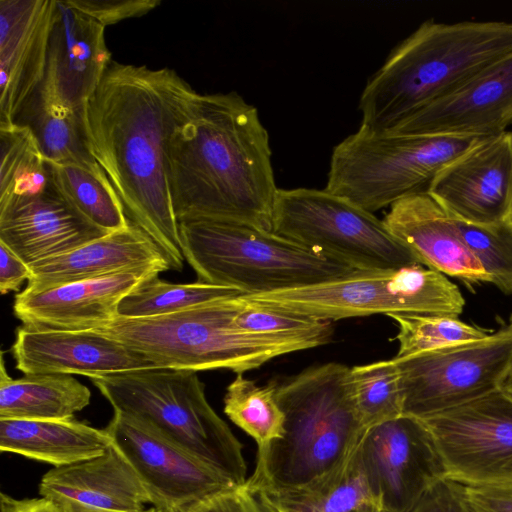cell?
<instances>
[{"instance_id": "1", "label": "cell", "mask_w": 512, "mask_h": 512, "mask_svg": "<svg viewBox=\"0 0 512 512\" xmlns=\"http://www.w3.org/2000/svg\"><path fill=\"white\" fill-rule=\"evenodd\" d=\"M196 93L167 67L112 60L82 108L91 155L131 221L154 240L176 271L185 258L169 188V141Z\"/></svg>"}, {"instance_id": "2", "label": "cell", "mask_w": 512, "mask_h": 512, "mask_svg": "<svg viewBox=\"0 0 512 512\" xmlns=\"http://www.w3.org/2000/svg\"><path fill=\"white\" fill-rule=\"evenodd\" d=\"M269 135L236 92L199 94L169 141V188L178 222L212 220L272 231L277 188Z\"/></svg>"}, {"instance_id": "3", "label": "cell", "mask_w": 512, "mask_h": 512, "mask_svg": "<svg viewBox=\"0 0 512 512\" xmlns=\"http://www.w3.org/2000/svg\"><path fill=\"white\" fill-rule=\"evenodd\" d=\"M512 53V22H423L361 93L360 127L387 132Z\"/></svg>"}, {"instance_id": "4", "label": "cell", "mask_w": 512, "mask_h": 512, "mask_svg": "<svg viewBox=\"0 0 512 512\" xmlns=\"http://www.w3.org/2000/svg\"><path fill=\"white\" fill-rule=\"evenodd\" d=\"M276 396L285 432L258 447L254 473L245 483L253 493L294 490L321 480L351 458L366 431L346 365L310 367L277 384Z\"/></svg>"}, {"instance_id": "5", "label": "cell", "mask_w": 512, "mask_h": 512, "mask_svg": "<svg viewBox=\"0 0 512 512\" xmlns=\"http://www.w3.org/2000/svg\"><path fill=\"white\" fill-rule=\"evenodd\" d=\"M185 261L198 281L242 295L295 289L356 271L273 231L247 224L189 220L179 223Z\"/></svg>"}, {"instance_id": "6", "label": "cell", "mask_w": 512, "mask_h": 512, "mask_svg": "<svg viewBox=\"0 0 512 512\" xmlns=\"http://www.w3.org/2000/svg\"><path fill=\"white\" fill-rule=\"evenodd\" d=\"M90 380L114 411L149 423L236 485L246 483L243 446L209 404L196 372L150 369Z\"/></svg>"}, {"instance_id": "7", "label": "cell", "mask_w": 512, "mask_h": 512, "mask_svg": "<svg viewBox=\"0 0 512 512\" xmlns=\"http://www.w3.org/2000/svg\"><path fill=\"white\" fill-rule=\"evenodd\" d=\"M235 297L162 316H118L107 326L94 330L140 354L155 369H228L243 374L294 352L288 346L238 330L233 324L238 310Z\"/></svg>"}, {"instance_id": "8", "label": "cell", "mask_w": 512, "mask_h": 512, "mask_svg": "<svg viewBox=\"0 0 512 512\" xmlns=\"http://www.w3.org/2000/svg\"><path fill=\"white\" fill-rule=\"evenodd\" d=\"M480 138L359 128L332 152L326 190L374 213L428 193L439 172Z\"/></svg>"}, {"instance_id": "9", "label": "cell", "mask_w": 512, "mask_h": 512, "mask_svg": "<svg viewBox=\"0 0 512 512\" xmlns=\"http://www.w3.org/2000/svg\"><path fill=\"white\" fill-rule=\"evenodd\" d=\"M239 298L248 304L332 322L391 313L459 316L465 306L457 285L421 264L394 270H356L320 284Z\"/></svg>"}, {"instance_id": "10", "label": "cell", "mask_w": 512, "mask_h": 512, "mask_svg": "<svg viewBox=\"0 0 512 512\" xmlns=\"http://www.w3.org/2000/svg\"><path fill=\"white\" fill-rule=\"evenodd\" d=\"M272 231L356 270H394L421 264L383 220L326 189L279 188Z\"/></svg>"}, {"instance_id": "11", "label": "cell", "mask_w": 512, "mask_h": 512, "mask_svg": "<svg viewBox=\"0 0 512 512\" xmlns=\"http://www.w3.org/2000/svg\"><path fill=\"white\" fill-rule=\"evenodd\" d=\"M402 414L423 419L502 388L512 370V314L483 339L393 358Z\"/></svg>"}, {"instance_id": "12", "label": "cell", "mask_w": 512, "mask_h": 512, "mask_svg": "<svg viewBox=\"0 0 512 512\" xmlns=\"http://www.w3.org/2000/svg\"><path fill=\"white\" fill-rule=\"evenodd\" d=\"M420 420L445 478L468 484L512 480V395L503 388Z\"/></svg>"}, {"instance_id": "13", "label": "cell", "mask_w": 512, "mask_h": 512, "mask_svg": "<svg viewBox=\"0 0 512 512\" xmlns=\"http://www.w3.org/2000/svg\"><path fill=\"white\" fill-rule=\"evenodd\" d=\"M105 429L139 476L150 504L160 512H182L208 496L238 486L144 420L114 411Z\"/></svg>"}, {"instance_id": "14", "label": "cell", "mask_w": 512, "mask_h": 512, "mask_svg": "<svg viewBox=\"0 0 512 512\" xmlns=\"http://www.w3.org/2000/svg\"><path fill=\"white\" fill-rule=\"evenodd\" d=\"M357 455L382 509L411 512L445 478L431 433L422 420L401 415L366 429Z\"/></svg>"}, {"instance_id": "15", "label": "cell", "mask_w": 512, "mask_h": 512, "mask_svg": "<svg viewBox=\"0 0 512 512\" xmlns=\"http://www.w3.org/2000/svg\"><path fill=\"white\" fill-rule=\"evenodd\" d=\"M428 194L460 221L504 222L512 201V132L480 138L439 172Z\"/></svg>"}, {"instance_id": "16", "label": "cell", "mask_w": 512, "mask_h": 512, "mask_svg": "<svg viewBox=\"0 0 512 512\" xmlns=\"http://www.w3.org/2000/svg\"><path fill=\"white\" fill-rule=\"evenodd\" d=\"M106 234L73 205L55 174L39 192L0 198V243L28 266Z\"/></svg>"}, {"instance_id": "17", "label": "cell", "mask_w": 512, "mask_h": 512, "mask_svg": "<svg viewBox=\"0 0 512 512\" xmlns=\"http://www.w3.org/2000/svg\"><path fill=\"white\" fill-rule=\"evenodd\" d=\"M15 367L30 374L89 378L155 367L143 356L96 330H60L23 325L11 347Z\"/></svg>"}, {"instance_id": "18", "label": "cell", "mask_w": 512, "mask_h": 512, "mask_svg": "<svg viewBox=\"0 0 512 512\" xmlns=\"http://www.w3.org/2000/svg\"><path fill=\"white\" fill-rule=\"evenodd\" d=\"M512 125V53L390 131L489 137Z\"/></svg>"}, {"instance_id": "19", "label": "cell", "mask_w": 512, "mask_h": 512, "mask_svg": "<svg viewBox=\"0 0 512 512\" xmlns=\"http://www.w3.org/2000/svg\"><path fill=\"white\" fill-rule=\"evenodd\" d=\"M160 273L129 270L67 282L15 295L13 313L23 325L60 330H94L118 317L121 301L144 280Z\"/></svg>"}, {"instance_id": "20", "label": "cell", "mask_w": 512, "mask_h": 512, "mask_svg": "<svg viewBox=\"0 0 512 512\" xmlns=\"http://www.w3.org/2000/svg\"><path fill=\"white\" fill-rule=\"evenodd\" d=\"M56 0H0V124L44 79Z\"/></svg>"}, {"instance_id": "21", "label": "cell", "mask_w": 512, "mask_h": 512, "mask_svg": "<svg viewBox=\"0 0 512 512\" xmlns=\"http://www.w3.org/2000/svg\"><path fill=\"white\" fill-rule=\"evenodd\" d=\"M39 495L60 512H139L150 503L113 441L98 457L50 469L40 480Z\"/></svg>"}, {"instance_id": "22", "label": "cell", "mask_w": 512, "mask_h": 512, "mask_svg": "<svg viewBox=\"0 0 512 512\" xmlns=\"http://www.w3.org/2000/svg\"><path fill=\"white\" fill-rule=\"evenodd\" d=\"M105 28L66 0H56L44 79L74 108H83L112 61Z\"/></svg>"}, {"instance_id": "23", "label": "cell", "mask_w": 512, "mask_h": 512, "mask_svg": "<svg viewBox=\"0 0 512 512\" xmlns=\"http://www.w3.org/2000/svg\"><path fill=\"white\" fill-rule=\"evenodd\" d=\"M383 222L421 264L472 288L489 277L463 241L451 217L428 193L390 206Z\"/></svg>"}, {"instance_id": "24", "label": "cell", "mask_w": 512, "mask_h": 512, "mask_svg": "<svg viewBox=\"0 0 512 512\" xmlns=\"http://www.w3.org/2000/svg\"><path fill=\"white\" fill-rule=\"evenodd\" d=\"M29 267L31 276L27 290H41L129 270L146 269L161 273L171 269L161 248L132 221L126 228Z\"/></svg>"}, {"instance_id": "25", "label": "cell", "mask_w": 512, "mask_h": 512, "mask_svg": "<svg viewBox=\"0 0 512 512\" xmlns=\"http://www.w3.org/2000/svg\"><path fill=\"white\" fill-rule=\"evenodd\" d=\"M112 444L107 430L66 420L0 419V450L61 467L102 455Z\"/></svg>"}, {"instance_id": "26", "label": "cell", "mask_w": 512, "mask_h": 512, "mask_svg": "<svg viewBox=\"0 0 512 512\" xmlns=\"http://www.w3.org/2000/svg\"><path fill=\"white\" fill-rule=\"evenodd\" d=\"M14 122L30 129L43 155L52 163L105 173L89 151L82 109L67 104L45 79L23 104Z\"/></svg>"}, {"instance_id": "27", "label": "cell", "mask_w": 512, "mask_h": 512, "mask_svg": "<svg viewBox=\"0 0 512 512\" xmlns=\"http://www.w3.org/2000/svg\"><path fill=\"white\" fill-rule=\"evenodd\" d=\"M90 399L89 388L73 375L30 374L11 378L1 352L0 419H73L90 404Z\"/></svg>"}, {"instance_id": "28", "label": "cell", "mask_w": 512, "mask_h": 512, "mask_svg": "<svg viewBox=\"0 0 512 512\" xmlns=\"http://www.w3.org/2000/svg\"><path fill=\"white\" fill-rule=\"evenodd\" d=\"M276 512H380L382 504L360 464L357 449L339 469L294 490L260 492Z\"/></svg>"}, {"instance_id": "29", "label": "cell", "mask_w": 512, "mask_h": 512, "mask_svg": "<svg viewBox=\"0 0 512 512\" xmlns=\"http://www.w3.org/2000/svg\"><path fill=\"white\" fill-rule=\"evenodd\" d=\"M238 310L234 326L256 338L288 346L296 351L327 344L333 336L332 321L248 304L234 298Z\"/></svg>"}, {"instance_id": "30", "label": "cell", "mask_w": 512, "mask_h": 512, "mask_svg": "<svg viewBox=\"0 0 512 512\" xmlns=\"http://www.w3.org/2000/svg\"><path fill=\"white\" fill-rule=\"evenodd\" d=\"M0 154V198L39 192L53 180V163L24 125L0 124Z\"/></svg>"}, {"instance_id": "31", "label": "cell", "mask_w": 512, "mask_h": 512, "mask_svg": "<svg viewBox=\"0 0 512 512\" xmlns=\"http://www.w3.org/2000/svg\"><path fill=\"white\" fill-rule=\"evenodd\" d=\"M239 295L242 293L231 287L198 280L193 283H171L154 275L144 280L121 301L118 316H162Z\"/></svg>"}, {"instance_id": "32", "label": "cell", "mask_w": 512, "mask_h": 512, "mask_svg": "<svg viewBox=\"0 0 512 512\" xmlns=\"http://www.w3.org/2000/svg\"><path fill=\"white\" fill-rule=\"evenodd\" d=\"M224 413L250 435L258 447L284 435L285 415L277 400L275 384L259 386L243 374H237L227 386Z\"/></svg>"}, {"instance_id": "33", "label": "cell", "mask_w": 512, "mask_h": 512, "mask_svg": "<svg viewBox=\"0 0 512 512\" xmlns=\"http://www.w3.org/2000/svg\"><path fill=\"white\" fill-rule=\"evenodd\" d=\"M53 166L61 190L94 225L108 233L129 226L123 203L105 173L75 165Z\"/></svg>"}, {"instance_id": "34", "label": "cell", "mask_w": 512, "mask_h": 512, "mask_svg": "<svg viewBox=\"0 0 512 512\" xmlns=\"http://www.w3.org/2000/svg\"><path fill=\"white\" fill-rule=\"evenodd\" d=\"M350 384L366 429L403 415L400 371L393 358L351 367Z\"/></svg>"}, {"instance_id": "35", "label": "cell", "mask_w": 512, "mask_h": 512, "mask_svg": "<svg viewBox=\"0 0 512 512\" xmlns=\"http://www.w3.org/2000/svg\"><path fill=\"white\" fill-rule=\"evenodd\" d=\"M388 317L398 326L399 349L395 359L483 339L494 331L468 324L454 315L391 313Z\"/></svg>"}, {"instance_id": "36", "label": "cell", "mask_w": 512, "mask_h": 512, "mask_svg": "<svg viewBox=\"0 0 512 512\" xmlns=\"http://www.w3.org/2000/svg\"><path fill=\"white\" fill-rule=\"evenodd\" d=\"M454 220L463 241L488 275L489 283L504 294H512V228L505 221L485 226Z\"/></svg>"}, {"instance_id": "37", "label": "cell", "mask_w": 512, "mask_h": 512, "mask_svg": "<svg viewBox=\"0 0 512 512\" xmlns=\"http://www.w3.org/2000/svg\"><path fill=\"white\" fill-rule=\"evenodd\" d=\"M447 480L464 512H512V480L492 484Z\"/></svg>"}, {"instance_id": "38", "label": "cell", "mask_w": 512, "mask_h": 512, "mask_svg": "<svg viewBox=\"0 0 512 512\" xmlns=\"http://www.w3.org/2000/svg\"><path fill=\"white\" fill-rule=\"evenodd\" d=\"M72 7L95 19L103 26L140 17L157 6L159 0H66Z\"/></svg>"}, {"instance_id": "39", "label": "cell", "mask_w": 512, "mask_h": 512, "mask_svg": "<svg viewBox=\"0 0 512 512\" xmlns=\"http://www.w3.org/2000/svg\"><path fill=\"white\" fill-rule=\"evenodd\" d=\"M182 512H276L245 484L208 496Z\"/></svg>"}, {"instance_id": "40", "label": "cell", "mask_w": 512, "mask_h": 512, "mask_svg": "<svg viewBox=\"0 0 512 512\" xmlns=\"http://www.w3.org/2000/svg\"><path fill=\"white\" fill-rule=\"evenodd\" d=\"M31 276V268L13 251L0 243V292H19L25 280Z\"/></svg>"}, {"instance_id": "41", "label": "cell", "mask_w": 512, "mask_h": 512, "mask_svg": "<svg viewBox=\"0 0 512 512\" xmlns=\"http://www.w3.org/2000/svg\"><path fill=\"white\" fill-rule=\"evenodd\" d=\"M411 512H464L450 482L443 478L431 486Z\"/></svg>"}, {"instance_id": "42", "label": "cell", "mask_w": 512, "mask_h": 512, "mask_svg": "<svg viewBox=\"0 0 512 512\" xmlns=\"http://www.w3.org/2000/svg\"><path fill=\"white\" fill-rule=\"evenodd\" d=\"M0 512H60L46 499H17L4 492L0 494Z\"/></svg>"}, {"instance_id": "43", "label": "cell", "mask_w": 512, "mask_h": 512, "mask_svg": "<svg viewBox=\"0 0 512 512\" xmlns=\"http://www.w3.org/2000/svg\"><path fill=\"white\" fill-rule=\"evenodd\" d=\"M502 388L512 395V370L510 374L508 375L507 379L505 380Z\"/></svg>"}, {"instance_id": "44", "label": "cell", "mask_w": 512, "mask_h": 512, "mask_svg": "<svg viewBox=\"0 0 512 512\" xmlns=\"http://www.w3.org/2000/svg\"><path fill=\"white\" fill-rule=\"evenodd\" d=\"M505 222L512 228V201H511Z\"/></svg>"}, {"instance_id": "45", "label": "cell", "mask_w": 512, "mask_h": 512, "mask_svg": "<svg viewBox=\"0 0 512 512\" xmlns=\"http://www.w3.org/2000/svg\"><path fill=\"white\" fill-rule=\"evenodd\" d=\"M139 512H160V511H159L157 508H155V507H153V506H152V507H151V508H149V509H143V510H141V511H139Z\"/></svg>"}, {"instance_id": "46", "label": "cell", "mask_w": 512, "mask_h": 512, "mask_svg": "<svg viewBox=\"0 0 512 512\" xmlns=\"http://www.w3.org/2000/svg\"><path fill=\"white\" fill-rule=\"evenodd\" d=\"M380 512H389V511L382 509Z\"/></svg>"}]
</instances>
